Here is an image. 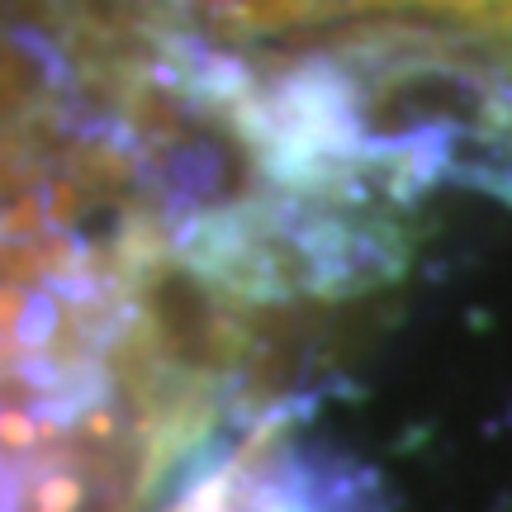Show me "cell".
Masks as SVG:
<instances>
[{"label":"cell","mask_w":512,"mask_h":512,"mask_svg":"<svg viewBox=\"0 0 512 512\" xmlns=\"http://www.w3.org/2000/svg\"><path fill=\"white\" fill-rule=\"evenodd\" d=\"M228 43H427L512 67V0H185Z\"/></svg>","instance_id":"obj_1"}]
</instances>
